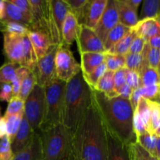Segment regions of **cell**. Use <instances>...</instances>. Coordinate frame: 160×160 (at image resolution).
Segmentation results:
<instances>
[{"label":"cell","mask_w":160,"mask_h":160,"mask_svg":"<svg viewBox=\"0 0 160 160\" xmlns=\"http://www.w3.org/2000/svg\"><path fill=\"white\" fill-rule=\"evenodd\" d=\"M142 54L148 67L158 70L159 65V50L151 48L146 42Z\"/></svg>","instance_id":"e575fe53"},{"label":"cell","mask_w":160,"mask_h":160,"mask_svg":"<svg viewBox=\"0 0 160 160\" xmlns=\"http://www.w3.org/2000/svg\"><path fill=\"white\" fill-rule=\"evenodd\" d=\"M141 78V87L160 84V77L157 70L148 67V63L143 58V63L139 72Z\"/></svg>","instance_id":"484cf974"},{"label":"cell","mask_w":160,"mask_h":160,"mask_svg":"<svg viewBox=\"0 0 160 160\" xmlns=\"http://www.w3.org/2000/svg\"><path fill=\"white\" fill-rule=\"evenodd\" d=\"M125 73H126V84L130 86L133 90L141 87L140 75L138 72L125 68Z\"/></svg>","instance_id":"f6af8a7d"},{"label":"cell","mask_w":160,"mask_h":160,"mask_svg":"<svg viewBox=\"0 0 160 160\" xmlns=\"http://www.w3.org/2000/svg\"><path fill=\"white\" fill-rule=\"evenodd\" d=\"M145 44H146V42L144 39L138 36H136L130 46L128 52L133 53V54H141L143 52Z\"/></svg>","instance_id":"681fc988"},{"label":"cell","mask_w":160,"mask_h":160,"mask_svg":"<svg viewBox=\"0 0 160 160\" xmlns=\"http://www.w3.org/2000/svg\"><path fill=\"white\" fill-rule=\"evenodd\" d=\"M147 44L149 45L151 48H156V49H160V35H157L156 37H153L150 38L147 42Z\"/></svg>","instance_id":"db71d44e"},{"label":"cell","mask_w":160,"mask_h":160,"mask_svg":"<svg viewBox=\"0 0 160 160\" xmlns=\"http://www.w3.org/2000/svg\"><path fill=\"white\" fill-rule=\"evenodd\" d=\"M138 37L148 42L150 38L160 35V24L157 18H147L139 20L132 28Z\"/></svg>","instance_id":"5bb4252c"},{"label":"cell","mask_w":160,"mask_h":160,"mask_svg":"<svg viewBox=\"0 0 160 160\" xmlns=\"http://www.w3.org/2000/svg\"><path fill=\"white\" fill-rule=\"evenodd\" d=\"M133 128H134V132L135 137L146 132L145 125L143 121L141 118L140 115L137 110L134 111V116H133Z\"/></svg>","instance_id":"7dc6e473"},{"label":"cell","mask_w":160,"mask_h":160,"mask_svg":"<svg viewBox=\"0 0 160 160\" xmlns=\"http://www.w3.org/2000/svg\"><path fill=\"white\" fill-rule=\"evenodd\" d=\"M45 88L35 84L24 101L23 116L34 132H38L45 112Z\"/></svg>","instance_id":"52a82bcc"},{"label":"cell","mask_w":160,"mask_h":160,"mask_svg":"<svg viewBox=\"0 0 160 160\" xmlns=\"http://www.w3.org/2000/svg\"><path fill=\"white\" fill-rule=\"evenodd\" d=\"M142 98V91H141V87L138 88L134 89L131 93V97H130L129 100L130 102H131V106H132L133 110L134 111V109H136L138 106V103L139 100Z\"/></svg>","instance_id":"816d5d0a"},{"label":"cell","mask_w":160,"mask_h":160,"mask_svg":"<svg viewBox=\"0 0 160 160\" xmlns=\"http://www.w3.org/2000/svg\"><path fill=\"white\" fill-rule=\"evenodd\" d=\"M6 135V121H5L4 117H2L0 118V139H2Z\"/></svg>","instance_id":"9f6ffc18"},{"label":"cell","mask_w":160,"mask_h":160,"mask_svg":"<svg viewBox=\"0 0 160 160\" xmlns=\"http://www.w3.org/2000/svg\"><path fill=\"white\" fill-rule=\"evenodd\" d=\"M106 138L108 148L107 160H131L128 145L120 142L107 131Z\"/></svg>","instance_id":"9a60e30c"},{"label":"cell","mask_w":160,"mask_h":160,"mask_svg":"<svg viewBox=\"0 0 160 160\" xmlns=\"http://www.w3.org/2000/svg\"><path fill=\"white\" fill-rule=\"evenodd\" d=\"M125 68L134 70L139 73L143 63V56L142 54H133L127 53L125 55Z\"/></svg>","instance_id":"f35d334b"},{"label":"cell","mask_w":160,"mask_h":160,"mask_svg":"<svg viewBox=\"0 0 160 160\" xmlns=\"http://www.w3.org/2000/svg\"><path fill=\"white\" fill-rule=\"evenodd\" d=\"M106 71H107V67H106V63L104 62L101 65L98 66L96 69H95L90 74L84 77V78L85 79L86 82L88 84V85L92 88H94L97 83H98V81H99L100 78L105 74Z\"/></svg>","instance_id":"ab89813d"},{"label":"cell","mask_w":160,"mask_h":160,"mask_svg":"<svg viewBox=\"0 0 160 160\" xmlns=\"http://www.w3.org/2000/svg\"><path fill=\"white\" fill-rule=\"evenodd\" d=\"M119 23V16L115 0H108L104 12L94 31L102 42H104L108 33Z\"/></svg>","instance_id":"7c38bea8"},{"label":"cell","mask_w":160,"mask_h":160,"mask_svg":"<svg viewBox=\"0 0 160 160\" xmlns=\"http://www.w3.org/2000/svg\"><path fill=\"white\" fill-rule=\"evenodd\" d=\"M92 102V88L81 71L67 82L64 92L62 123L72 136L74 135Z\"/></svg>","instance_id":"3957f363"},{"label":"cell","mask_w":160,"mask_h":160,"mask_svg":"<svg viewBox=\"0 0 160 160\" xmlns=\"http://www.w3.org/2000/svg\"><path fill=\"white\" fill-rule=\"evenodd\" d=\"M133 92V89L131 88L130 86H128V84H125L124 85L122 86L118 91H117V94H118L119 96H121L124 98H128L129 99L130 97H131V93Z\"/></svg>","instance_id":"f5cc1de1"},{"label":"cell","mask_w":160,"mask_h":160,"mask_svg":"<svg viewBox=\"0 0 160 160\" xmlns=\"http://www.w3.org/2000/svg\"><path fill=\"white\" fill-rule=\"evenodd\" d=\"M148 101H149L151 113H150L149 125L147 132L155 134L160 125V105L157 102L153 100L148 99Z\"/></svg>","instance_id":"836d02e7"},{"label":"cell","mask_w":160,"mask_h":160,"mask_svg":"<svg viewBox=\"0 0 160 160\" xmlns=\"http://www.w3.org/2000/svg\"><path fill=\"white\" fill-rule=\"evenodd\" d=\"M12 160H43L42 141L38 132H35L30 145L15 155Z\"/></svg>","instance_id":"2e32d148"},{"label":"cell","mask_w":160,"mask_h":160,"mask_svg":"<svg viewBox=\"0 0 160 160\" xmlns=\"http://www.w3.org/2000/svg\"><path fill=\"white\" fill-rule=\"evenodd\" d=\"M67 83L59 79L45 88V104L42 123L38 132L62 124L64 92Z\"/></svg>","instance_id":"5b68a950"},{"label":"cell","mask_w":160,"mask_h":160,"mask_svg":"<svg viewBox=\"0 0 160 160\" xmlns=\"http://www.w3.org/2000/svg\"><path fill=\"white\" fill-rule=\"evenodd\" d=\"M73 146L75 160H107L106 131L94 102L73 136Z\"/></svg>","instance_id":"7a4b0ae2"},{"label":"cell","mask_w":160,"mask_h":160,"mask_svg":"<svg viewBox=\"0 0 160 160\" xmlns=\"http://www.w3.org/2000/svg\"><path fill=\"white\" fill-rule=\"evenodd\" d=\"M20 67L18 64L8 62L0 67V86L3 84H11L16 78V72Z\"/></svg>","instance_id":"d6a6232c"},{"label":"cell","mask_w":160,"mask_h":160,"mask_svg":"<svg viewBox=\"0 0 160 160\" xmlns=\"http://www.w3.org/2000/svg\"><path fill=\"white\" fill-rule=\"evenodd\" d=\"M155 134H156L157 137H160V125L159 128H157V130L156 131V132H155Z\"/></svg>","instance_id":"94428289"},{"label":"cell","mask_w":160,"mask_h":160,"mask_svg":"<svg viewBox=\"0 0 160 160\" xmlns=\"http://www.w3.org/2000/svg\"><path fill=\"white\" fill-rule=\"evenodd\" d=\"M160 12V0H145L142 5L139 20L147 18H156Z\"/></svg>","instance_id":"f546056e"},{"label":"cell","mask_w":160,"mask_h":160,"mask_svg":"<svg viewBox=\"0 0 160 160\" xmlns=\"http://www.w3.org/2000/svg\"><path fill=\"white\" fill-rule=\"evenodd\" d=\"M3 22H14L28 27L30 30L31 21L23 14L18 7L12 4L9 0H5V17Z\"/></svg>","instance_id":"7402d4cb"},{"label":"cell","mask_w":160,"mask_h":160,"mask_svg":"<svg viewBox=\"0 0 160 160\" xmlns=\"http://www.w3.org/2000/svg\"><path fill=\"white\" fill-rule=\"evenodd\" d=\"M158 72H159V74L160 77V49H159V69H158Z\"/></svg>","instance_id":"be15d7a7"},{"label":"cell","mask_w":160,"mask_h":160,"mask_svg":"<svg viewBox=\"0 0 160 160\" xmlns=\"http://www.w3.org/2000/svg\"><path fill=\"white\" fill-rule=\"evenodd\" d=\"M115 2L120 23L124 25L127 28H134L139 21L137 11L127 5L123 0H115Z\"/></svg>","instance_id":"ffe728a7"},{"label":"cell","mask_w":160,"mask_h":160,"mask_svg":"<svg viewBox=\"0 0 160 160\" xmlns=\"http://www.w3.org/2000/svg\"><path fill=\"white\" fill-rule=\"evenodd\" d=\"M32 10L30 31H38L46 34L54 45L62 43L53 18L51 0H28Z\"/></svg>","instance_id":"8992f818"},{"label":"cell","mask_w":160,"mask_h":160,"mask_svg":"<svg viewBox=\"0 0 160 160\" xmlns=\"http://www.w3.org/2000/svg\"><path fill=\"white\" fill-rule=\"evenodd\" d=\"M55 66L57 79L66 83L81 71V65L73 56L70 46L64 43L59 44L58 47Z\"/></svg>","instance_id":"ba28073f"},{"label":"cell","mask_w":160,"mask_h":160,"mask_svg":"<svg viewBox=\"0 0 160 160\" xmlns=\"http://www.w3.org/2000/svg\"><path fill=\"white\" fill-rule=\"evenodd\" d=\"M5 31H6V23L0 20V31L4 33Z\"/></svg>","instance_id":"91938a15"},{"label":"cell","mask_w":160,"mask_h":160,"mask_svg":"<svg viewBox=\"0 0 160 160\" xmlns=\"http://www.w3.org/2000/svg\"><path fill=\"white\" fill-rule=\"evenodd\" d=\"M5 17V1L0 0V20L3 21Z\"/></svg>","instance_id":"6f0895ef"},{"label":"cell","mask_w":160,"mask_h":160,"mask_svg":"<svg viewBox=\"0 0 160 160\" xmlns=\"http://www.w3.org/2000/svg\"><path fill=\"white\" fill-rule=\"evenodd\" d=\"M105 63L107 67V70L115 72L120 69L125 68V56L106 52Z\"/></svg>","instance_id":"d590c367"},{"label":"cell","mask_w":160,"mask_h":160,"mask_svg":"<svg viewBox=\"0 0 160 160\" xmlns=\"http://www.w3.org/2000/svg\"><path fill=\"white\" fill-rule=\"evenodd\" d=\"M29 28L21 23H14V22H8L6 23V31L5 32L12 33V34H18V35L25 36L29 32Z\"/></svg>","instance_id":"7bdbcfd3"},{"label":"cell","mask_w":160,"mask_h":160,"mask_svg":"<svg viewBox=\"0 0 160 160\" xmlns=\"http://www.w3.org/2000/svg\"><path fill=\"white\" fill-rule=\"evenodd\" d=\"M36 81L34 74H33L32 72H30L22 81L20 93L17 97H19L20 99L24 102L25 99L29 95V94L31 92V91L33 90Z\"/></svg>","instance_id":"74e56055"},{"label":"cell","mask_w":160,"mask_h":160,"mask_svg":"<svg viewBox=\"0 0 160 160\" xmlns=\"http://www.w3.org/2000/svg\"><path fill=\"white\" fill-rule=\"evenodd\" d=\"M13 5L18 7L25 16L31 21L32 20V10L28 0H9Z\"/></svg>","instance_id":"bcb514c9"},{"label":"cell","mask_w":160,"mask_h":160,"mask_svg":"<svg viewBox=\"0 0 160 160\" xmlns=\"http://www.w3.org/2000/svg\"><path fill=\"white\" fill-rule=\"evenodd\" d=\"M156 18H157L158 21H159V24H160V12H159V15H158V17H156Z\"/></svg>","instance_id":"e7e4bbea"},{"label":"cell","mask_w":160,"mask_h":160,"mask_svg":"<svg viewBox=\"0 0 160 160\" xmlns=\"http://www.w3.org/2000/svg\"><path fill=\"white\" fill-rule=\"evenodd\" d=\"M131 28H127L124 25L121 24L119 23L118 24L116 25L106 36L103 45H104L106 52H108L128 31H130Z\"/></svg>","instance_id":"4316f807"},{"label":"cell","mask_w":160,"mask_h":160,"mask_svg":"<svg viewBox=\"0 0 160 160\" xmlns=\"http://www.w3.org/2000/svg\"><path fill=\"white\" fill-rule=\"evenodd\" d=\"M114 72L107 70L105 74L102 77L92 89L96 90L98 92H102L107 97L112 98V97L118 96L117 92L114 90V81H113Z\"/></svg>","instance_id":"d4e9b609"},{"label":"cell","mask_w":160,"mask_h":160,"mask_svg":"<svg viewBox=\"0 0 160 160\" xmlns=\"http://www.w3.org/2000/svg\"><path fill=\"white\" fill-rule=\"evenodd\" d=\"M59 45H53L46 54L38 60L32 73L35 78L36 84L45 88L46 86L57 79L56 74L55 57Z\"/></svg>","instance_id":"9c48e42d"},{"label":"cell","mask_w":160,"mask_h":160,"mask_svg":"<svg viewBox=\"0 0 160 160\" xmlns=\"http://www.w3.org/2000/svg\"><path fill=\"white\" fill-rule=\"evenodd\" d=\"M2 117V115H1V108H0V118Z\"/></svg>","instance_id":"03108f58"},{"label":"cell","mask_w":160,"mask_h":160,"mask_svg":"<svg viewBox=\"0 0 160 160\" xmlns=\"http://www.w3.org/2000/svg\"><path fill=\"white\" fill-rule=\"evenodd\" d=\"M136 36L137 34H136L135 31H134L133 28H131L130 31L108 52V53L125 56L127 53H128L130 46Z\"/></svg>","instance_id":"83f0119b"},{"label":"cell","mask_w":160,"mask_h":160,"mask_svg":"<svg viewBox=\"0 0 160 160\" xmlns=\"http://www.w3.org/2000/svg\"><path fill=\"white\" fill-rule=\"evenodd\" d=\"M156 135L155 134H151L148 132H145L143 134L136 137V142L139 144L142 148L148 151L150 154L157 158L156 156Z\"/></svg>","instance_id":"4dcf8cb0"},{"label":"cell","mask_w":160,"mask_h":160,"mask_svg":"<svg viewBox=\"0 0 160 160\" xmlns=\"http://www.w3.org/2000/svg\"><path fill=\"white\" fill-rule=\"evenodd\" d=\"M27 36L34 48L38 59L43 57L51 46L54 45L49 38L41 31H29Z\"/></svg>","instance_id":"e0dca14e"},{"label":"cell","mask_w":160,"mask_h":160,"mask_svg":"<svg viewBox=\"0 0 160 160\" xmlns=\"http://www.w3.org/2000/svg\"><path fill=\"white\" fill-rule=\"evenodd\" d=\"M13 156L10 140L6 135L0 139V160H12Z\"/></svg>","instance_id":"b9f144b4"},{"label":"cell","mask_w":160,"mask_h":160,"mask_svg":"<svg viewBox=\"0 0 160 160\" xmlns=\"http://www.w3.org/2000/svg\"><path fill=\"white\" fill-rule=\"evenodd\" d=\"M106 53L84 52L81 53V70L83 76L90 74L95 69L105 62Z\"/></svg>","instance_id":"d6986e66"},{"label":"cell","mask_w":160,"mask_h":160,"mask_svg":"<svg viewBox=\"0 0 160 160\" xmlns=\"http://www.w3.org/2000/svg\"><path fill=\"white\" fill-rule=\"evenodd\" d=\"M70 11L75 16L79 25H84L91 0H66Z\"/></svg>","instance_id":"cb8c5ba5"},{"label":"cell","mask_w":160,"mask_h":160,"mask_svg":"<svg viewBox=\"0 0 160 160\" xmlns=\"http://www.w3.org/2000/svg\"><path fill=\"white\" fill-rule=\"evenodd\" d=\"M4 44L3 49L4 53L10 62L18 64L21 67L23 63L24 45L23 37L24 36L4 32ZM26 36V35H25Z\"/></svg>","instance_id":"8fae6325"},{"label":"cell","mask_w":160,"mask_h":160,"mask_svg":"<svg viewBox=\"0 0 160 160\" xmlns=\"http://www.w3.org/2000/svg\"><path fill=\"white\" fill-rule=\"evenodd\" d=\"M24 102L20 99L19 97H12L8 102L7 109L4 116H11L19 114L23 112Z\"/></svg>","instance_id":"60d3db41"},{"label":"cell","mask_w":160,"mask_h":160,"mask_svg":"<svg viewBox=\"0 0 160 160\" xmlns=\"http://www.w3.org/2000/svg\"><path fill=\"white\" fill-rule=\"evenodd\" d=\"M34 134L35 132L33 131L29 123L23 116L18 131L11 142V148L13 156L23 151L30 145L34 138Z\"/></svg>","instance_id":"4fadbf2b"},{"label":"cell","mask_w":160,"mask_h":160,"mask_svg":"<svg viewBox=\"0 0 160 160\" xmlns=\"http://www.w3.org/2000/svg\"><path fill=\"white\" fill-rule=\"evenodd\" d=\"M156 137H157V136H156ZM156 156H157V159L160 160V137H157V138H156Z\"/></svg>","instance_id":"680465c9"},{"label":"cell","mask_w":160,"mask_h":160,"mask_svg":"<svg viewBox=\"0 0 160 160\" xmlns=\"http://www.w3.org/2000/svg\"><path fill=\"white\" fill-rule=\"evenodd\" d=\"M51 8L56 28L62 38V25L67 13L70 12V7L66 0H51Z\"/></svg>","instance_id":"603a6c76"},{"label":"cell","mask_w":160,"mask_h":160,"mask_svg":"<svg viewBox=\"0 0 160 160\" xmlns=\"http://www.w3.org/2000/svg\"><path fill=\"white\" fill-rule=\"evenodd\" d=\"M12 97V86L11 84H3L0 86V101L7 102Z\"/></svg>","instance_id":"f907efd6"},{"label":"cell","mask_w":160,"mask_h":160,"mask_svg":"<svg viewBox=\"0 0 160 160\" xmlns=\"http://www.w3.org/2000/svg\"><path fill=\"white\" fill-rule=\"evenodd\" d=\"M43 160H75L73 136L62 124L38 132Z\"/></svg>","instance_id":"277c9868"},{"label":"cell","mask_w":160,"mask_h":160,"mask_svg":"<svg viewBox=\"0 0 160 160\" xmlns=\"http://www.w3.org/2000/svg\"><path fill=\"white\" fill-rule=\"evenodd\" d=\"M114 81V90L116 92L119 90L122 86L126 84V73H125V68L120 69L114 72L113 76Z\"/></svg>","instance_id":"c3c4849f"},{"label":"cell","mask_w":160,"mask_h":160,"mask_svg":"<svg viewBox=\"0 0 160 160\" xmlns=\"http://www.w3.org/2000/svg\"><path fill=\"white\" fill-rule=\"evenodd\" d=\"M76 41L80 54L84 52L106 53L102 41L94 29L85 25H80Z\"/></svg>","instance_id":"30bf717a"},{"label":"cell","mask_w":160,"mask_h":160,"mask_svg":"<svg viewBox=\"0 0 160 160\" xmlns=\"http://www.w3.org/2000/svg\"><path fill=\"white\" fill-rule=\"evenodd\" d=\"M159 95H160V94H159Z\"/></svg>","instance_id":"003e7915"},{"label":"cell","mask_w":160,"mask_h":160,"mask_svg":"<svg viewBox=\"0 0 160 160\" xmlns=\"http://www.w3.org/2000/svg\"><path fill=\"white\" fill-rule=\"evenodd\" d=\"M23 117V112L19 114L11 116H4L6 127V136L9 138L10 142L13 140L14 137L18 131Z\"/></svg>","instance_id":"f1b7e54d"},{"label":"cell","mask_w":160,"mask_h":160,"mask_svg":"<svg viewBox=\"0 0 160 160\" xmlns=\"http://www.w3.org/2000/svg\"><path fill=\"white\" fill-rule=\"evenodd\" d=\"M107 1L108 0H91L84 24L85 26L95 29L104 12Z\"/></svg>","instance_id":"44dd1931"},{"label":"cell","mask_w":160,"mask_h":160,"mask_svg":"<svg viewBox=\"0 0 160 160\" xmlns=\"http://www.w3.org/2000/svg\"><path fill=\"white\" fill-rule=\"evenodd\" d=\"M153 101L157 102H158V103H159V105H160V95H159V97H158V98H156V100H153Z\"/></svg>","instance_id":"6125c7cd"},{"label":"cell","mask_w":160,"mask_h":160,"mask_svg":"<svg viewBox=\"0 0 160 160\" xmlns=\"http://www.w3.org/2000/svg\"><path fill=\"white\" fill-rule=\"evenodd\" d=\"M128 152L131 160H159L136 142L128 145Z\"/></svg>","instance_id":"1f68e13d"},{"label":"cell","mask_w":160,"mask_h":160,"mask_svg":"<svg viewBox=\"0 0 160 160\" xmlns=\"http://www.w3.org/2000/svg\"><path fill=\"white\" fill-rule=\"evenodd\" d=\"M123 1L125 2L127 5H128L130 7L132 8L135 11H138L139 6L142 2V0H123Z\"/></svg>","instance_id":"11a10c76"},{"label":"cell","mask_w":160,"mask_h":160,"mask_svg":"<svg viewBox=\"0 0 160 160\" xmlns=\"http://www.w3.org/2000/svg\"><path fill=\"white\" fill-rule=\"evenodd\" d=\"M134 110L138 111V112L140 115L141 118H142V121H143L145 130H146V131H148L150 120V113H151V109H150L149 101H148V99L142 97L139 100L137 107H136V109Z\"/></svg>","instance_id":"8d00e7d4"},{"label":"cell","mask_w":160,"mask_h":160,"mask_svg":"<svg viewBox=\"0 0 160 160\" xmlns=\"http://www.w3.org/2000/svg\"><path fill=\"white\" fill-rule=\"evenodd\" d=\"M93 102L101 117L105 128L125 145L136 142L133 128L132 109L130 100L121 96L109 98L92 89Z\"/></svg>","instance_id":"6da1fadb"},{"label":"cell","mask_w":160,"mask_h":160,"mask_svg":"<svg viewBox=\"0 0 160 160\" xmlns=\"http://www.w3.org/2000/svg\"><path fill=\"white\" fill-rule=\"evenodd\" d=\"M80 25L75 16L71 12H69L64 20L62 28V43L69 45L77 40Z\"/></svg>","instance_id":"ac0fdd59"},{"label":"cell","mask_w":160,"mask_h":160,"mask_svg":"<svg viewBox=\"0 0 160 160\" xmlns=\"http://www.w3.org/2000/svg\"><path fill=\"white\" fill-rule=\"evenodd\" d=\"M142 97L149 100H156L160 94V84L141 87Z\"/></svg>","instance_id":"ee69618b"}]
</instances>
